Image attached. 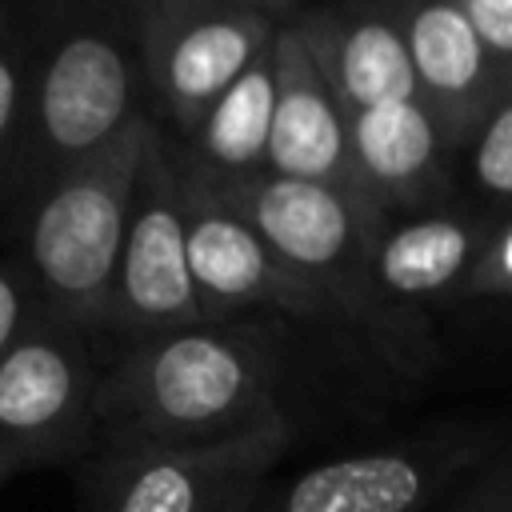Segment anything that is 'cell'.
<instances>
[{"mask_svg": "<svg viewBox=\"0 0 512 512\" xmlns=\"http://www.w3.org/2000/svg\"><path fill=\"white\" fill-rule=\"evenodd\" d=\"M96 392L80 328L28 324L0 360V464L24 472L80 456L100 436Z\"/></svg>", "mask_w": 512, "mask_h": 512, "instance_id": "cell-4", "label": "cell"}, {"mask_svg": "<svg viewBox=\"0 0 512 512\" xmlns=\"http://www.w3.org/2000/svg\"><path fill=\"white\" fill-rule=\"evenodd\" d=\"M468 436H436L320 460L284 480H264L244 512H420L460 472L476 468Z\"/></svg>", "mask_w": 512, "mask_h": 512, "instance_id": "cell-6", "label": "cell"}, {"mask_svg": "<svg viewBox=\"0 0 512 512\" xmlns=\"http://www.w3.org/2000/svg\"><path fill=\"white\" fill-rule=\"evenodd\" d=\"M16 100H20V80L8 64V56H0V140L12 124V112H16Z\"/></svg>", "mask_w": 512, "mask_h": 512, "instance_id": "cell-22", "label": "cell"}, {"mask_svg": "<svg viewBox=\"0 0 512 512\" xmlns=\"http://www.w3.org/2000/svg\"><path fill=\"white\" fill-rule=\"evenodd\" d=\"M272 112H276V44H268L264 56L192 128L200 160L220 180L256 176L268 164Z\"/></svg>", "mask_w": 512, "mask_h": 512, "instance_id": "cell-16", "label": "cell"}, {"mask_svg": "<svg viewBox=\"0 0 512 512\" xmlns=\"http://www.w3.org/2000/svg\"><path fill=\"white\" fill-rule=\"evenodd\" d=\"M8 476H12V468H4V464H0V484H4Z\"/></svg>", "mask_w": 512, "mask_h": 512, "instance_id": "cell-23", "label": "cell"}, {"mask_svg": "<svg viewBox=\"0 0 512 512\" xmlns=\"http://www.w3.org/2000/svg\"><path fill=\"white\" fill-rule=\"evenodd\" d=\"M292 444L280 412L232 440L192 448L100 452L88 472V512H244Z\"/></svg>", "mask_w": 512, "mask_h": 512, "instance_id": "cell-3", "label": "cell"}, {"mask_svg": "<svg viewBox=\"0 0 512 512\" xmlns=\"http://www.w3.org/2000/svg\"><path fill=\"white\" fill-rule=\"evenodd\" d=\"M468 292H512V224L496 232L492 240H484Z\"/></svg>", "mask_w": 512, "mask_h": 512, "instance_id": "cell-20", "label": "cell"}, {"mask_svg": "<svg viewBox=\"0 0 512 512\" xmlns=\"http://www.w3.org/2000/svg\"><path fill=\"white\" fill-rule=\"evenodd\" d=\"M300 32L348 116L420 96L400 24L384 16H320L312 24H300Z\"/></svg>", "mask_w": 512, "mask_h": 512, "instance_id": "cell-13", "label": "cell"}, {"mask_svg": "<svg viewBox=\"0 0 512 512\" xmlns=\"http://www.w3.org/2000/svg\"><path fill=\"white\" fill-rule=\"evenodd\" d=\"M208 188L256 228V236L288 264L300 280L320 288L332 304H344L356 268L372 260L364 208L368 200L344 184L292 180L276 172H256L240 180L204 176Z\"/></svg>", "mask_w": 512, "mask_h": 512, "instance_id": "cell-5", "label": "cell"}, {"mask_svg": "<svg viewBox=\"0 0 512 512\" xmlns=\"http://www.w3.org/2000/svg\"><path fill=\"white\" fill-rule=\"evenodd\" d=\"M184 204V240L196 296L204 304L208 324L224 320L240 308H284V312H324L332 300L300 280L276 252L256 236L248 220H240L196 172L180 184Z\"/></svg>", "mask_w": 512, "mask_h": 512, "instance_id": "cell-8", "label": "cell"}, {"mask_svg": "<svg viewBox=\"0 0 512 512\" xmlns=\"http://www.w3.org/2000/svg\"><path fill=\"white\" fill-rule=\"evenodd\" d=\"M448 512H512V440L472 468V480L456 492Z\"/></svg>", "mask_w": 512, "mask_h": 512, "instance_id": "cell-18", "label": "cell"}, {"mask_svg": "<svg viewBox=\"0 0 512 512\" xmlns=\"http://www.w3.org/2000/svg\"><path fill=\"white\" fill-rule=\"evenodd\" d=\"M276 112L264 172L320 184H352L348 112L320 72L300 28L276 32Z\"/></svg>", "mask_w": 512, "mask_h": 512, "instance_id": "cell-10", "label": "cell"}, {"mask_svg": "<svg viewBox=\"0 0 512 512\" xmlns=\"http://www.w3.org/2000/svg\"><path fill=\"white\" fill-rule=\"evenodd\" d=\"M272 24L256 8H212L180 16L156 52V80L172 112L196 128L204 112L264 56Z\"/></svg>", "mask_w": 512, "mask_h": 512, "instance_id": "cell-11", "label": "cell"}, {"mask_svg": "<svg viewBox=\"0 0 512 512\" xmlns=\"http://www.w3.org/2000/svg\"><path fill=\"white\" fill-rule=\"evenodd\" d=\"M472 176L492 200H512V96L484 112L472 144Z\"/></svg>", "mask_w": 512, "mask_h": 512, "instance_id": "cell-17", "label": "cell"}, {"mask_svg": "<svg viewBox=\"0 0 512 512\" xmlns=\"http://www.w3.org/2000/svg\"><path fill=\"white\" fill-rule=\"evenodd\" d=\"M452 128L440 120L432 104L420 96L392 100L368 112L348 116V152H352V184L368 196L408 200L416 196L444 156V136Z\"/></svg>", "mask_w": 512, "mask_h": 512, "instance_id": "cell-14", "label": "cell"}, {"mask_svg": "<svg viewBox=\"0 0 512 512\" xmlns=\"http://www.w3.org/2000/svg\"><path fill=\"white\" fill-rule=\"evenodd\" d=\"M108 324L132 332L136 340L208 324L188 268L180 184L168 172L160 148L148 152V164L136 184Z\"/></svg>", "mask_w": 512, "mask_h": 512, "instance_id": "cell-7", "label": "cell"}, {"mask_svg": "<svg viewBox=\"0 0 512 512\" xmlns=\"http://www.w3.org/2000/svg\"><path fill=\"white\" fill-rule=\"evenodd\" d=\"M132 76L124 52L96 32H80L56 48L40 80L36 116L44 144L72 168L104 152L128 120Z\"/></svg>", "mask_w": 512, "mask_h": 512, "instance_id": "cell-9", "label": "cell"}, {"mask_svg": "<svg viewBox=\"0 0 512 512\" xmlns=\"http://www.w3.org/2000/svg\"><path fill=\"white\" fill-rule=\"evenodd\" d=\"M28 324L32 320H28V308H24V288L16 284V276L8 268H0V360L24 336Z\"/></svg>", "mask_w": 512, "mask_h": 512, "instance_id": "cell-21", "label": "cell"}, {"mask_svg": "<svg viewBox=\"0 0 512 512\" xmlns=\"http://www.w3.org/2000/svg\"><path fill=\"white\" fill-rule=\"evenodd\" d=\"M480 252L484 236L468 220L424 216L376 240L368 272L376 288L392 300H432L456 284L468 288Z\"/></svg>", "mask_w": 512, "mask_h": 512, "instance_id": "cell-15", "label": "cell"}, {"mask_svg": "<svg viewBox=\"0 0 512 512\" xmlns=\"http://www.w3.org/2000/svg\"><path fill=\"white\" fill-rule=\"evenodd\" d=\"M272 416L280 404L268 348L216 324L136 340L96 392L100 452L216 444Z\"/></svg>", "mask_w": 512, "mask_h": 512, "instance_id": "cell-1", "label": "cell"}, {"mask_svg": "<svg viewBox=\"0 0 512 512\" xmlns=\"http://www.w3.org/2000/svg\"><path fill=\"white\" fill-rule=\"evenodd\" d=\"M460 8L472 20L496 68L508 72L512 68V0H460Z\"/></svg>", "mask_w": 512, "mask_h": 512, "instance_id": "cell-19", "label": "cell"}, {"mask_svg": "<svg viewBox=\"0 0 512 512\" xmlns=\"http://www.w3.org/2000/svg\"><path fill=\"white\" fill-rule=\"evenodd\" d=\"M152 148V124L132 120L104 152L68 168V176L36 208L28 256L56 320L72 328L112 320L128 216Z\"/></svg>", "mask_w": 512, "mask_h": 512, "instance_id": "cell-2", "label": "cell"}, {"mask_svg": "<svg viewBox=\"0 0 512 512\" xmlns=\"http://www.w3.org/2000/svg\"><path fill=\"white\" fill-rule=\"evenodd\" d=\"M400 28L408 40L420 100L432 104L452 132L492 108L504 72L480 44L460 0H420Z\"/></svg>", "mask_w": 512, "mask_h": 512, "instance_id": "cell-12", "label": "cell"}]
</instances>
